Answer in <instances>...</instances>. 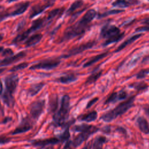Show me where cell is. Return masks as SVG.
Wrapping results in <instances>:
<instances>
[{
	"label": "cell",
	"instance_id": "6da1fadb",
	"mask_svg": "<svg viewBox=\"0 0 149 149\" xmlns=\"http://www.w3.org/2000/svg\"><path fill=\"white\" fill-rule=\"evenodd\" d=\"M19 83V77L16 74L8 76L5 79V89L1 92V98L4 104L9 108H12L15 104L13 94L15 93Z\"/></svg>",
	"mask_w": 149,
	"mask_h": 149
},
{
	"label": "cell",
	"instance_id": "7a4b0ae2",
	"mask_svg": "<svg viewBox=\"0 0 149 149\" xmlns=\"http://www.w3.org/2000/svg\"><path fill=\"white\" fill-rule=\"evenodd\" d=\"M134 98V96L129 97L126 100L119 104L113 109L104 113L100 117V119L105 122H110L113 120L118 116H121L126 113L130 108L133 107Z\"/></svg>",
	"mask_w": 149,
	"mask_h": 149
},
{
	"label": "cell",
	"instance_id": "3957f363",
	"mask_svg": "<svg viewBox=\"0 0 149 149\" xmlns=\"http://www.w3.org/2000/svg\"><path fill=\"white\" fill-rule=\"evenodd\" d=\"M70 97L64 95L61 99L59 109L54 114L52 117V125L55 127L65 126L66 120L69 117L70 108Z\"/></svg>",
	"mask_w": 149,
	"mask_h": 149
},
{
	"label": "cell",
	"instance_id": "277c9868",
	"mask_svg": "<svg viewBox=\"0 0 149 149\" xmlns=\"http://www.w3.org/2000/svg\"><path fill=\"white\" fill-rule=\"evenodd\" d=\"M89 23H90L81 17L76 23L69 27L65 30L60 41L62 42L66 40H69L76 36L83 34L88 29Z\"/></svg>",
	"mask_w": 149,
	"mask_h": 149
},
{
	"label": "cell",
	"instance_id": "5b68a950",
	"mask_svg": "<svg viewBox=\"0 0 149 149\" xmlns=\"http://www.w3.org/2000/svg\"><path fill=\"white\" fill-rule=\"evenodd\" d=\"M124 34L121 33L119 29L114 25L106 24L104 26L100 32V35L107 40L104 44V46L119 41L123 37Z\"/></svg>",
	"mask_w": 149,
	"mask_h": 149
},
{
	"label": "cell",
	"instance_id": "8992f818",
	"mask_svg": "<svg viewBox=\"0 0 149 149\" xmlns=\"http://www.w3.org/2000/svg\"><path fill=\"white\" fill-rule=\"evenodd\" d=\"M100 129L94 125H90V126L86 130L80 132L72 141H70L71 144L73 147H77L81 145L84 141L87 140V139L93 134L99 131Z\"/></svg>",
	"mask_w": 149,
	"mask_h": 149
},
{
	"label": "cell",
	"instance_id": "52a82bcc",
	"mask_svg": "<svg viewBox=\"0 0 149 149\" xmlns=\"http://www.w3.org/2000/svg\"><path fill=\"white\" fill-rule=\"evenodd\" d=\"M45 105L44 100H38L34 101L30 106V115L31 118L36 121L44 112Z\"/></svg>",
	"mask_w": 149,
	"mask_h": 149
},
{
	"label": "cell",
	"instance_id": "ba28073f",
	"mask_svg": "<svg viewBox=\"0 0 149 149\" xmlns=\"http://www.w3.org/2000/svg\"><path fill=\"white\" fill-rule=\"evenodd\" d=\"M60 63L58 59H47L41 61L30 67V69H53L57 67Z\"/></svg>",
	"mask_w": 149,
	"mask_h": 149
},
{
	"label": "cell",
	"instance_id": "9c48e42d",
	"mask_svg": "<svg viewBox=\"0 0 149 149\" xmlns=\"http://www.w3.org/2000/svg\"><path fill=\"white\" fill-rule=\"evenodd\" d=\"M95 44V41H89L86 43H83L80 44L79 46H77L76 47H73L69 49L66 54H65L62 57L64 58H66L68 57H70L73 55H77L78 54H80L83 51L92 48L94 45Z\"/></svg>",
	"mask_w": 149,
	"mask_h": 149
},
{
	"label": "cell",
	"instance_id": "30bf717a",
	"mask_svg": "<svg viewBox=\"0 0 149 149\" xmlns=\"http://www.w3.org/2000/svg\"><path fill=\"white\" fill-rule=\"evenodd\" d=\"M61 142L58 137H49L43 139L34 140L31 141V144L35 147L39 148H42L49 145H54Z\"/></svg>",
	"mask_w": 149,
	"mask_h": 149
},
{
	"label": "cell",
	"instance_id": "8fae6325",
	"mask_svg": "<svg viewBox=\"0 0 149 149\" xmlns=\"http://www.w3.org/2000/svg\"><path fill=\"white\" fill-rule=\"evenodd\" d=\"M32 127V125L30 120L27 118H24L22 119L20 123L16 127L11 133L12 135H16L23 133L29 131Z\"/></svg>",
	"mask_w": 149,
	"mask_h": 149
},
{
	"label": "cell",
	"instance_id": "7c38bea8",
	"mask_svg": "<svg viewBox=\"0 0 149 149\" xmlns=\"http://www.w3.org/2000/svg\"><path fill=\"white\" fill-rule=\"evenodd\" d=\"M26 55V53L24 51H22V52H20L16 54V55L6 58L1 61V66H5L9 65L15 62H17V61L22 59Z\"/></svg>",
	"mask_w": 149,
	"mask_h": 149
},
{
	"label": "cell",
	"instance_id": "4fadbf2b",
	"mask_svg": "<svg viewBox=\"0 0 149 149\" xmlns=\"http://www.w3.org/2000/svg\"><path fill=\"white\" fill-rule=\"evenodd\" d=\"M74 122H75V119L72 120L70 122H69L65 124V125L64 126L65 130L58 136V138L59 139L61 142L63 143V142H65V141L67 142L68 141H69V139L70 137V132H69V127Z\"/></svg>",
	"mask_w": 149,
	"mask_h": 149
},
{
	"label": "cell",
	"instance_id": "5bb4252c",
	"mask_svg": "<svg viewBox=\"0 0 149 149\" xmlns=\"http://www.w3.org/2000/svg\"><path fill=\"white\" fill-rule=\"evenodd\" d=\"M137 123L140 130L145 133H149V123L145 118L143 116H139L137 119Z\"/></svg>",
	"mask_w": 149,
	"mask_h": 149
},
{
	"label": "cell",
	"instance_id": "9a60e30c",
	"mask_svg": "<svg viewBox=\"0 0 149 149\" xmlns=\"http://www.w3.org/2000/svg\"><path fill=\"white\" fill-rule=\"evenodd\" d=\"M97 112L95 111H93L89 113H85L79 116L78 119L81 121H84L86 122H91L94 121L97 118Z\"/></svg>",
	"mask_w": 149,
	"mask_h": 149
},
{
	"label": "cell",
	"instance_id": "2e32d148",
	"mask_svg": "<svg viewBox=\"0 0 149 149\" xmlns=\"http://www.w3.org/2000/svg\"><path fill=\"white\" fill-rule=\"evenodd\" d=\"M29 5L30 2L29 1L20 3L18 6L13 11H12L10 14H9V15L11 16H16L23 13L27 10Z\"/></svg>",
	"mask_w": 149,
	"mask_h": 149
},
{
	"label": "cell",
	"instance_id": "e0dca14e",
	"mask_svg": "<svg viewBox=\"0 0 149 149\" xmlns=\"http://www.w3.org/2000/svg\"><path fill=\"white\" fill-rule=\"evenodd\" d=\"M48 7H49V6L46 3L44 5H37L34 6L30 10V17L32 18L37 16V15H39Z\"/></svg>",
	"mask_w": 149,
	"mask_h": 149
},
{
	"label": "cell",
	"instance_id": "ac0fdd59",
	"mask_svg": "<svg viewBox=\"0 0 149 149\" xmlns=\"http://www.w3.org/2000/svg\"><path fill=\"white\" fill-rule=\"evenodd\" d=\"M42 37V35L41 34H35L30 37L29 38L26 40L24 42L25 46L27 47H29L33 45H34L37 43L39 42L41 39Z\"/></svg>",
	"mask_w": 149,
	"mask_h": 149
},
{
	"label": "cell",
	"instance_id": "d6986e66",
	"mask_svg": "<svg viewBox=\"0 0 149 149\" xmlns=\"http://www.w3.org/2000/svg\"><path fill=\"white\" fill-rule=\"evenodd\" d=\"M44 86V83H39L33 84L27 90V94L29 96L33 97L38 94Z\"/></svg>",
	"mask_w": 149,
	"mask_h": 149
},
{
	"label": "cell",
	"instance_id": "ffe728a7",
	"mask_svg": "<svg viewBox=\"0 0 149 149\" xmlns=\"http://www.w3.org/2000/svg\"><path fill=\"white\" fill-rule=\"evenodd\" d=\"M58 96L56 94H52L49 98L48 110L51 112H56L58 108Z\"/></svg>",
	"mask_w": 149,
	"mask_h": 149
},
{
	"label": "cell",
	"instance_id": "44dd1931",
	"mask_svg": "<svg viewBox=\"0 0 149 149\" xmlns=\"http://www.w3.org/2000/svg\"><path fill=\"white\" fill-rule=\"evenodd\" d=\"M76 80H77V77L75 75L73 74H66V75L61 76L57 78L55 80V81L56 82L63 83V84H68L73 81H74Z\"/></svg>",
	"mask_w": 149,
	"mask_h": 149
},
{
	"label": "cell",
	"instance_id": "7402d4cb",
	"mask_svg": "<svg viewBox=\"0 0 149 149\" xmlns=\"http://www.w3.org/2000/svg\"><path fill=\"white\" fill-rule=\"evenodd\" d=\"M141 36V34H135L133 36H132L131 37L129 38L128 39H127L126 41H125L123 42H122L118 48L117 49L115 50V52H119L120 51H121L122 49H123L124 48H125L126 46H127L128 45H130V44H132V42H133L134 41H136L137 38H139L140 36Z\"/></svg>",
	"mask_w": 149,
	"mask_h": 149
},
{
	"label": "cell",
	"instance_id": "603a6c76",
	"mask_svg": "<svg viewBox=\"0 0 149 149\" xmlns=\"http://www.w3.org/2000/svg\"><path fill=\"white\" fill-rule=\"evenodd\" d=\"M107 140L105 136H99L96 137L93 143V149H102L103 145Z\"/></svg>",
	"mask_w": 149,
	"mask_h": 149
},
{
	"label": "cell",
	"instance_id": "cb8c5ba5",
	"mask_svg": "<svg viewBox=\"0 0 149 149\" xmlns=\"http://www.w3.org/2000/svg\"><path fill=\"white\" fill-rule=\"evenodd\" d=\"M108 55V52H104V53H101L99 55H97L93 58H91L89 61H88L87 62H86L84 65H83V67L86 68V67H87V66H91L93 64H94V63L98 62V61L102 59V58H105V56H107V55Z\"/></svg>",
	"mask_w": 149,
	"mask_h": 149
},
{
	"label": "cell",
	"instance_id": "d4e9b609",
	"mask_svg": "<svg viewBox=\"0 0 149 149\" xmlns=\"http://www.w3.org/2000/svg\"><path fill=\"white\" fill-rule=\"evenodd\" d=\"M32 33V31L30 30V29L29 28L28 30H27L26 31L22 33L21 34H19L18 36H17L13 40V42L15 44H17L19 42H20L21 41L24 40L25 39H26L27 38V37L29 36V35Z\"/></svg>",
	"mask_w": 149,
	"mask_h": 149
},
{
	"label": "cell",
	"instance_id": "484cf974",
	"mask_svg": "<svg viewBox=\"0 0 149 149\" xmlns=\"http://www.w3.org/2000/svg\"><path fill=\"white\" fill-rule=\"evenodd\" d=\"M83 5V1L82 0H77L74 1L70 6V8L68 9V10L66 12V15H69L72 13H73L76 10L80 8Z\"/></svg>",
	"mask_w": 149,
	"mask_h": 149
},
{
	"label": "cell",
	"instance_id": "4316f807",
	"mask_svg": "<svg viewBox=\"0 0 149 149\" xmlns=\"http://www.w3.org/2000/svg\"><path fill=\"white\" fill-rule=\"evenodd\" d=\"M102 74V71H97L92 73L88 77L85 83L87 84H90L93 83H95L97 79L101 76Z\"/></svg>",
	"mask_w": 149,
	"mask_h": 149
},
{
	"label": "cell",
	"instance_id": "83f0119b",
	"mask_svg": "<svg viewBox=\"0 0 149 149\" xmlns=\"http://www.w3.org/2000/svg\"><path fill=\"white\" fill-rule=\"evenodd\" d=\"M132 4V2L129 0H115L113 2L112 5L116 7L125 8L131 5Z\"/></svg>",
	"mask_w": 149,
	"mask_h": 149
},
{
	"label": "cell",
	"instance_id": "f1b7e54d",
	"mask_svg": "<svg viewBox=\"0 0 149 149\" xmlns=\"http://www.w3.org/2000/svg\"><path fill=\"white\" fill-rule=\"evenodd\" d=\"M118 101H119V96H118V93L114 92V93H111L108 96V97L105 100L104 104H111V103H115V102H117Z\"/></svg>",
	"mask_w": 149,
	"mask_h": 149
},
{
	"label": "cell",
	"instance_id": "f546056e",
	"mask_svg": "<svg viewBox=\"0 0 149 149\" xmlns=\"http://www.w3.org/2000/svg\"><path fill=\"white\" fill-rule=\"evenodd\" d=\"M43 23H44L43 19H38L33 22L32 25H31V27H30V29L32 31V32H33V31H36V30L40 29L42 26Z\"/></svg>",
	"mask_w": 149,
	"mask_h": 149
},
{
	"label": "cell",
	"instance_id": "4dcf8cb0",
	"mask_svg": "<svg viewBox=\"0 0 149 149\" xmlns=\"http://www.w3.org/2000/svg\"><path fill=\"white\" fill-rule=\"evenodd\" d=\"M90 126V125H88V124H86V123L74 125L72 127V130L73 132H80V133L82 131L87 129Z\"/></svg>",
	"mask_w": 149,
	"mask_h": 149
},
{
	"label": "cell",
	"instance_id": "1f68e13d",
	"mask_svg": "<svg viewBox=\"0 0 149 149\" xmlns=\"http://www.w3.org/2000/svg\"><path fill=\"white\" fill-rule=\"evenodd\" d=\"M62 10V9H59V8H57V9H54L52 10H51L47 17V20H50L53 19L54 18H55L56 16L59 15V14L61 13V12Z\"/></svg>",
	"mask_w": 149,
	"mask_h": 149
},
{
	"label": "cell",
	"instance_id": "d6a6232c",
	"mask_svg": "<svg viewBox=\"0 0 149 149\" xmlns=\"http://www.w3.org/2000/svg\"><path fill=\"white\" fill-rule=\"evenodd\" d=\"M29 65V63L28 62H22V63H20L16 66H14L10 70V72H15V71H17V70H21V69H24L26 68V67H27Z\"/></svg>",
	"mask_w": 149,
	"mask_h": 149
},
{
	"label": "cell",
	"instance_id": "836d02e7",
	"mask_svg": "<svg viewBox=\"0 0 149 149\" xmlns=\"http://www.w3.org/2000/svg\"><path fill=\"white\" fill-rule=\"evenodd\" d=\"M1 52L2 55L3 56H10V55H12L13 54V51L11 49H10V48L3 49L2 47H1Z\"/></svg>",
	"mask_w": 149,
	"mask_h": 149
},
{
	"label": "cell",
	"instance_id": "e575fe53",
	"mask_svg": "<svg viewBox=\"0 0 149 149\" xmlns=\"http://www.w3.org/2000/svg\"><path fill=\"white\" fill-rule=\"evenodd\" d=\"M124 12V10H119V9H113V10H109L107 12H105L104 14H102L100 15L101 17H105L107 16V15H114V14H118L119 13Z\"/></svg>",
	"mask_w": 149,
	"mask_h": 149
},
{
	"label": "cell",
	"instance_id": "d590c367",
	"mask_svg": "<svg viewBox=\"0 0 149 149\" xmlns=\"http://www.w3.org/2000/svg\"><path fill=\"white\" fill-rule=\"evenodd\" d=\"M133 87L137 91H140V90H145L147 87V85L143 83H137L133 85Z\"/></svg>",
	"mask_w": 149,
	"mask_h": 149
},
{
	"label": "cell",
	"instance_id": "8d00e7d4",
	"mask_svg": "<svg viewBox=\"0 0 149 149\" xmlns=\"http://www.w3.org/2000/svg\"><path fill=\"white\" fill-rule=\"evenodd\" d=\"M144 23H145V26L137 28L136 29V31H148L149 30V18L145 20V21L144 22Z\"/></svg>",
	"mask_w": 149,
	"mask_h": 149
},
{
	"label": "cell",
	"instance_id": "74e56055",
	"mask_svg": "<svg viewBox=\"0 0 149 149\" xmlns=\"http://www.w3.org/2000/svg\"><path fill=\"white\" fill-rule=\"evenodd\" d=\"M148 73H149V69L142 70L137 74V78L141 79L144 77Z\"/></svg>",
	"mask_w": 149,
	"mask_h": 149
},
{
	"label": "cell",
	"instance_id": "f35d334b",
	"mask_svg": "<svg viewBox=\"0 0 149 149\" xmlns=\"http://www.w3.org/2000/svg\"><path fill=\"white\" fill-rule=\"evenodd\" d=\"M98 100V97H95V98L91 99L90 101H89L88 102V103H87V105H86V109H88V108H90V107H91V106H93Z\"/></svg>",
	"mask_w": 149,
	"mask_h": 149
},
{
	"label": "cell",
	"instance_id": "ab89813d",
	"mask_svg": "<svg viewBox=\"0 0 149 149\" xmlns=\"http://www.w3.org/2000/svg\"><path fill=\"white\" fill-rule=\"evenodd\" d=\"M118 96H119V101L120 100H124V99H125L126 98V97H127V93L125 91H123V90L120 91L118 93Z\"/></svg>",
	"mask_w": 149,
	"mask_h": 149
},
{
	"label": "cell",
	"instance_id": "60d3db41",
	"mask_svg": "<svg viewBox=\"0 0 149 149\" xmlns=\"http://www.w3.org/2000/svg\"><path fill=\"white\" fill-rule=\"evenodd\" d=\"M10 141L9 138H7L6 137H3V136H1V144H3L9 143Z\"/></svg>",
	"mask_w": 149,
	"mask_h": 149
},
{
	"label": "cell",
	"instance_id": "b9f144b4",
	"mask_svg": "<svg viewBox=\"0 0 149 149\" xmlns=\"http://www.w3.org/2000/svg\"><path fill=\"white\" fill-rule=\"evenodd\" d=\"M116 130L117 132H119V133H120L124 134V135H126V134H127L126 130L123 127H120V126L118 127L117 129H116Z\"/></svg>",
	"mask_w": 149,
	"mask_h": 149
},
{
	"label": "cell",
	"instance_id": "7bdbcfd3",
	"mask_svg": "<svg viewBox=\"0 0 149 149\" xmlns=\"http://www.w3.org/2000/svg\"><path fill=\"white\" fill-rule=\"evenodd\" d=\"M72 147H73L71 144L70 141H68L67 142H66V144L62 149H72Z\"/></svg>",
	"mask_w": 149,
	"mask_h": 149
},
{
	"label": "cell",
	"instance_id": "ee69618b",
	"mask_svg": "<svg viewBox=\"0 0 149 149\" xmlns=\"http://www.w3.org/2000/svg\"><path fill=\"white\" fill-rule=\"evenodd\" d=\"M111 131V127L109 126H107L102 129V132L105 133H109Z\"/></svg>",
	"mask_w": 149,
	"mask_h": 149
},
{
	"label": "cell",
	"instance_id": "f6af8a7d",
	"mask_svg": "<svg viewBox=\"0 0 149 149\" xmlns=\"http://www.w3.org/2000/svg\"><path fill=\"white\" fill-rule=\"evenodd\" d=\"M44 1L45 2L46 4H47L49 6H51L54 3V2H55L56 0H44Z\"/></svg>",
	"mask_w": 149,
	"mask_h": 149
},
{
	"label": "cell",
	"instance_id": "bcb514c9",
	"mask_svg": "<svg viewBox=\"0 0 149 149\" xmlns=\"http://www.w3.org/2000/svg\"><path fill=\"white\" fill-rule=\"evenodd\" d=\"M144 111L145 113L149 117V106L147 105L146 107H144Z\"/></svg>",
	"mask_w": 149,
	"mask_h": 149
},
{
	"label": "cell",
	"instance_id": "7dc6e473",
	"mask_svg": "<svg viewBox=\"0 0 149 149\" xmlns=\"http://www.w3.org/2000/svg\"><path fill=\"white\" fill-rule=\"evenodd\" d=\"M11 119H12L11 118H9V117H5V118L3 119V120H2V123H4V124H5V123H6L10 121Z\"/></svg>",
	"mask_w": 149,
	"mask_h": 149
},
{
	"label": "cell",
	"instance_id": "c3c4849f",
	"mask_svg": "<svg viewBox=\"0 0 149 149\" xmlns=\"http://www.w3.org/2000/svg\"><path fill=\"white\" fill-rule=\"evenodd\" d=\"M89 148H90V145L88 144H86L82 149H89Z\"/></svg>",
	"mask_w": 149,
	"mask_h": 149
},
{
	"label": "cell",
	"instance_id": "681fc988",
	"mask_svg": "<svg viewBox=\"0 0 149 149\" xmlns=\"http://www.w3.org/2000/svg\"><path fill=\"white\" fill-rule=\"evenodd\" d=\"M17 1V0H8L7 1L8 2H13V1Z\"/></svg>",
	"mask_w": 149,
	"mask_h": 149
},
{
	"label": "cell",
	"instance_id": "f907efd6",
	"mask_svg": "<svg viewBox=\"0 0 149 149\" xmlns=\"http://www.w3.org/2000/svg\"><path fill=\"white\" fill-rule=\"evenodd\" d=\"M148 1H149V0H148Z\"/></svg>",
	"mask_w": 149,
	"mask_h": 149
}]
</instances>
